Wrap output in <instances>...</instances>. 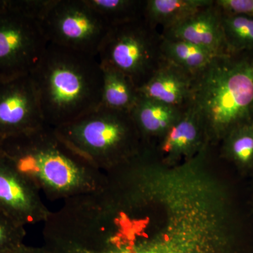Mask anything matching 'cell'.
Segmentation results:
<instances>
[{"label":"cell","mask_w":253,"mask_h":253,"mask_svg":"<svg viewBox=\"0 0 253 253\" xmlns=\"http://www.w3.org/2000/svg\"><path fill=\"white\" fill-rule=\"evenodd\" d=\"M0 155L51 201L96 192L106 184V174L47 126L2 139Z\"/></svg>","instance_id":"cell-1"},{"label":"cell","mask_w":253,"mask_h":253,"mask_svg":"<svg viewBox=\"0 0 253 253\" xmlns=\"http://www.w3.org/2000/svg\"><path fill=\"white\" fill-rule=\"evenodd\" d=\"M30 76L45 126L56 129L101 104L103 73L97 56L49 43Z\"/></svg>","instance_id":"cell-2"},{"label":"cell","mask_w":253,"mask_h":253,"mask_svg":"<svg viewBox=\"0 0 253 253\" xmlns=\"http://www.w3.org/2000/svg\"><path fill=\"white\" fill-rule=\"evenodd\" d=\"M253 52L218 55L196 76L191 105L211 145L253 120Z\"/></svg>","instance_id":"cell-3"},{"label":"cell","mask_w":253,"mask_h":253,"mask_svg":"<svg viewBox=\"0 0 253 253\" xmlns=\"http://www.w3.org/2000/svg\"><path fill=\"white\" fill-rule=\"evenodd\" d=\"M55 129L104 173L134 157L144 144L130 113L101 106Z\"/></svg>","instance_id":"cell-4"},{"label":"cell","mask_w":253,"mask_h":253,"mask_svg":"<svg viewBox=\"0 0 253 253\" xmlns=\"http://www.w3.org/2000/svg\"><path fill=\"white\" fill-rule=\"evenodd\" d=\"M163 36L144 16L110 26L97 57L101 65L123 73L137 89L144 85L163 61Z\"/></svg>","instance_id":"cell-5"},{"label":"cell","mask_w":253,"mask_h":253,"mask_svg":"<svg viewBox=\"0 0 253 253\" xmlns=\"http://www.w3.org/2000/svg\"><path fill=\"white\" fill-rule=\"evenodd\" d=\"M48 44L39 21L0 0V81L31 74Z\"/></svg>","instance_id":"cell-6"},{"label":"cell","mask_w":253,"mask_h":253,"mask_svg":"<svg viewBox=\"0 0 253 253\" xmlns=\"http://www.w3.org/2000/svg\"><path fill=\"white\" fill-rule=\"evenodd\" d=\"M41 25L48 42L94 56L110 28L85 0H56Z\"/></svg>","instance_id":"cell-7"},{"label":"cell","mask_w":253,"mask_h":253,"mask_svg":"<svg viewBox=\"0 0 253 253\" xmlns=\"http://www.w3.org/2000/svg\"><path fill=\"white\" fill-rule=\"evenodd\" d=\"M44 126L31 76L0 81V140Z\"/></svg>","instance_id":"cell-8"},{"label":"cell","mask_w":253,"mask_h":253,"mask_svg":"<svg viewBox=\"0 0 253 253\" xmlns=\"http://www.w3.org/2000/svg\"><path fill=\"white\" fill-rule=\"evenodd\" d=\"M41 193L0 155V210L26 226L44 223L51 213Z\"/></svg>","instance_id":"cell-9"},{"label":"cell","mask_w":253,"mask_h":253,"mask_svg":"<svg viewBox=\"0 0 253 253\" xmlns=\"http://www.w3.org/2000/svg\"><path fill=\"white\" fill-rule=\"evenodd\" d=\"M208 144L204 123L191 105L158 144H153L161 162L174 166L194 158Z\"/></svg>","instance_id":"cell-10"},{"label":"cell","mask_w":253,"mask_h":253,"mask_svg":"<svg viewBox=\"0 0 253 253\" xmlns=\"http://www.w3.org/2000/svg\"><path fill=\"white\" fill-rule=\"evenodd\" d=\"M196 76L163 59L149 81L137 89L139 96L181 110L192 104Z\"/></svg>","instance_id":"cell-11"},{"label":"cell","mask_w":253,"mask_h":253,"mask_svg":"<svg viewBox=\"0 0 253 253\" xmlns=\"http://www.w3.org/2000/svg\"><path fill=\"white\" fill-rule=\"evenodd\" d=\"M161 34L164 38L188 42L214 55L229 54L221 28V14L214 2L182 22L162 30Z\"/></svg>","instance_id":"cell-12"},{"label":"cell","mask_w":253,"mask_h":253,"mask_svg":"<svg viewBox=\"0 0 253 253\" xmlns=\"http://www.w3.org/2000/svg\"><path fill=\"white\" fill-rule=\"evenodd\" d=\"M186 110L139 96L130 113L144 142L155 144L180 119Z\"/></svg>","instance_id":"cell-13"},{"label":"cell","mask_w":253,"mask_h":253,"mask_svg":"<svg viewBox=\"0 0 253 253\" xmlns=\"http://www.w3.org/2000/svg\"><path fill=\"white\" fill-rule=\"evenodd\" d=\"M213 2L214 0H146L144 18L154 27L167 29Z\"/></svg>","instance_id":"cell-14"},{"label":"cell","mask_w":253,"mask_h":253,"mask_svg":"<svg viewBox=\"0 0 253 253\" xmlns=\"http://www.w3.org/2000/svg\"><path fill=\"white\" fill-rule=\"evenodd\" d=\"M101 66L103 87L100 106L130 113L139 99L137 87L123 73L109 66Z\"/></svg>","instance_id":"cell-15"},{"label":"cell","mask_w":253,"mask_h":253,"mask_svg":"<svg viewBox=\"0 0 253 253\" xmlns=\"http://www.w3.org/2000/svg\"><path fill=\"white\" fill-rule=\"evenodd\" d=\"M161 51L163 59L194 76L201 73L218 56L188 42L163 36Z\"/></svg>","instance_id":"cell-16"},{"label":"cell","mask_w":253,"mask_h":253,"mask_svg":"<svg viewBox=\"0 0 253 253\" xmlns=\"http://www.w3.org/2000/svg\"><path fill=\"white\" fill-rule=\"evenodd\" d=\"M221 141L224 157L242 169L253 168V120L233 128Z\"/></svg>","instance_id":"cell-17"},{"label":"cell","mask_w":253,"mask_h":253,"mask_svg":"<svg viewBox=\"0 0 253 253\" xmlns=\"http://www.w3.org/2000/svg\"><path fill=\"white\" fill-rule=\"evenodd\" d=\"M110 26L144 16L146 0H85Z\"/></svg>","instance_id":"cell-18"},{"label":"cell","mask_w":253,"mask_h":253,"mask_svg":"<svg viewBox=\"0 0 253 253\" xmlns=\"http://www.w3.org/2000/svg\"><path fill=\"white\" fill-rule=\"evenodd\" d=\"M221 21L229 54L253 51V18L221 14Z\"/></svg>","instance_id":"cell-19"},{"label":"cell","mask_w":253,"mask_h":253,"mask_svg":"<svg viewBox=\"0 0 253 253\" xmlns=\"http://www.w3.org/2000/svg\"><path fill=\"white\" fill-rule=\"evenodd\" d=\"M0 210V253H12L24 244L26 229Z\"/></svg>","instance_id":"cell-20"},{"label":"cell","mask_w":253,"mask_h":253,"mask_svg":"<svg viewBox=\"0 0 253 253\" xmlns=\"http://www.w3.org/2000/svg\"><path fill=\"white\" fill-rule=\"evenodd\" d=\"M11 4L23 14L40 23L45 17L56 0H10Z\"/></svg>","instance_id":"cell-21"},{"label":"cell","mask_w":253,"mask_h":253,"mask_svg":"<svg viewBox=\"0 0 253 253\" xmlns=\"http://www.w3.org/2000/svg\"><path fill=\"white\" fill-rule=\"evenodd\" d=\"M221 14L253 18V0H214Z\"/></svg>","instance_id":"cell-22"},{"label":"cell","mask_w":253,"mask_h":253,"mask_svg":"<svg viewBox=\"0 0 253 253\" xmlns=\"http://www.w3.org/2000/svg\"><path fill=\"white\" fill-rule=\"evenodd\" d=\"M12 253H49V252L43 246L41 247H34V246H27L24 244Z\"/></svg>","instance_id":"cell-23"},{"label":"cell","mask_w":253,"mask_h":253,"mask_svg":"<svg viewBox=\"0 0 253 253\" xmlns=\"http://www.w3.org/2000/svg\"><path fill=\"white\" fill-rule=\"evenodd\" d=\"M0 141H1V140H0Z\"/></svg>","instance_id":"cell-24"}]
</instances>
